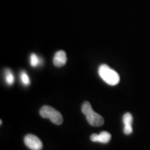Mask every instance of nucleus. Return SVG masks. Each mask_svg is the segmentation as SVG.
Segmentation results:
<instances>
[{"label":"nucleus","mask_w":150,"mask_h":150,"mask_svg":"<svg viewBox=\"0 0 150 150\" xmlns=\"http://www.w3.org/2000/svg\"><path fill=\"white\" fill-rule=\"evenodd\" d=\"M5 80L7 84L8 85H13L15 81V77L13 73L9 69H7L5 71Z\"/></svg>","instance_id":"0eeeda50"},{"label":"nucleus","mask_w":150,"mask_h":150,"mask_svg":"<svg viewBox=\"0 0 150 150\" xmlns=\"http://www.w3.org/2000/svg\"><path fill=\"white\" fill-rule=\"evenodd\" d=\"M98 72L100 77L108 85L115 86L120 82L119 74L115 70L110 69L108 65H100Z\"/></svg>","instance_id":"f03ea898"},{"label":"nucleus","mask_w":150,"mask_h":150,"mask_svg":"<svg viewBox=\"0 0 150 150\" xmlns=\"http://www.w3.org/2000/svg\"><path fill=\"white\" fill-rule=\"evenodd\" d=\"M67 62L66 53L63 50L58 51L54 57L53 63L56 67H60L65 65Z\"/></svg>","instance_id":"423d86ee"},{"label":"nucleus","mask_w":150,"mask_h":150,"mask_svg":"<svg viewBox=\"0 0 150 150\" xmlns=\"http://www.w3.org/2000/svg\"><path fill=\"white\" fill-rule=\"evenodd\" d=\"M40 115L43 118H48L52 122L57 125L63 123V119L61 112L50 106H43L40 110Z\"/></svg>","instance_id":"7ed1b4c3"},{"label":"nucleus","mask_w":150,"mask_h":150,"mask_svg":"<svg viewBox=\"0 0 150 150\" xmlns=\"http://www.w3.org/2000/svg\"><path fill=\"white\" fill-rule=\"evenodd\" d=\"M111 138V135L107 131H102L99 134H93L91 136V140L93 142H99L102 143H108Z\"/></svg>","instance_id":"39448f33"},{"label":"nucleus","mask_w":150,"mask_h":150,"mask_svg":"<svg viewBox=\"0 0 150 150\" xmlns=\"http://www.w3.org/2000/svg\"><path fill=\"white\" fill-rule=\"evenodd\" d=\"M133 122V117L131 113L127 112L123 116V123L125 126H131Z\"/></svg>","instance_id":"6e6552de"},{"label":"nucleus","mask_w":150,"mask_h":150,"mask_svg":"<svg viewBox=\"0 0 150 150\" xmlns=\"http://www.w3.org/2000/svg\"><path fill=\"white\" fill-rule=\"evenodd\" d=\"M20 79H21V81L24 85L28 86L30 84V79L28 76L27 73L25 72H22L20 73Z\"/></svg>","instance_id":"9d476101"},{"label":"nucleus","mask_w":150,"mask_h":150,"mask_svg":"<svg viewBox=\"0 0 150 150\" xmlns=\"http://www.w3.org/2000/svg\"><path fill=\"white\" fill-rule=\"evenodd\" d=\"M40 59L38 57V56L35 54H31L30 56V63L31 65L33 67H36L40 64Z\"/></svg>","instance_id":"1a4fd4ad"},{"label":"nucleus","mask_w":150,"mask_h":150,"mask_svg":"<svg viewBox=\"0 0 150 150\" xmlns=\"http://www.w3.org/2000/svg\"><path fill=\"white\" fill-rule=\"evenodd\" d=\"M82 112L86 116L87 121L91 126L100 127L104 125V120L102 115L95 112L88 102H84L81 106Z\"/></svg>","instance_id":"f257e3e1"},{"label":"nucleus","mask_w":150,"mask_h":150,"mask_svg":"<svg viewBox=\"0 0 150 150\" xmlns=\"http://www.w3.org/2000/svg\"><path fill=\"white\" fill-rule=\"evenodd\" d=\"M24 143L31 150H41L43 145L41 140L33 134H28L24 137Z\"/></svg>","instance_id":"20e7f679"}]
</instances>
